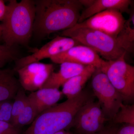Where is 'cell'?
Listing matches in <instances>:
<instances>
[{"label":"cell","mask_w":134,"mask_h":134,"mask_svg":"<svg viewBox=\"0 0 134 134\" xmlns=\"http://www.w3.org/2000/svg\"><path fill=\"white\" fill-rule=\"evenodd\" d=\"M35 2L36 15L33 34L42 37L73 28L78 23L83 7L80 0Z\"/></svg>","instance_id":"6da1fadb"},{"label":"cell","mask_w":134,"mask_h":134,"mask_svg":"<svg viewBox=\"0 0 134 134\" xmlns=\"http://www.w3.org/2000/svg\"><path fill=\"white\" fill-rule=\"evenodd\" d=\"M35 15V1H9L1 24L4 44L10 47L27 45L33 34Z\"/></svg>","instance_id":"7a4b0ae2"},{"label":"cell","mask_w":134,"mask_h":134,"mask_svg":"<svg viewBox=\"0 0 134 134\" xmlns=\"http://www.w3.org/2000/svg\"><path fill=\"white\" fill-rule=\"evenodd\" d=\"M91 97L82 91L72 98L56 104L40 114L22 134H54L74 125L75 116L82 106Z\"/></svg>","instance_id":"3957f363"},{"label":"cell","mask_w":134,"mask_h":134,"mask_svg":"<svg viewBox=\"0 0 134 134\" xmlns=\"http://www.w3.org/2000/svg\"><path fill=\"white\" fill-rule=\"evenodd\" d=\"M60 36L71 38L86 46L107 61H114L132 52L134 45L121 36L114 37L99 31L88 28H74L63 31Z\"/></svg>","instance_id":"277c9868"},{"label":"cell","mask_w":134,"mask_h":134,"mask_svg":"<svg viewBox=\"0 0 134 134\" xmlns=\"http://www.w3.org/2000/svg\"><path fill=\"white\" fill-rule=\"evenodd\" d=\"M92 77V90L105 115L113 119L122 104V97L101 70L96 69Z\"/></svg>","instance_id":"5b68a950"},{"label":"cell","mask_w":134,"mask_h":134,"mask_svg":"<svg viewBox=\"0 0 134 134\" xmlns=\"http://www.w3.org/2000/svg\"><path fill=\"white\" fill-rule=\"evenodd\" d=\"M126 56L109 61L102 70L123 100H130L134 96V67L126 62Z\"/></svg>","instance_id":"8992f818"},{"label":"cell","mask_w":134,"mask_h":134,"mask_svg":"<svg viewBox=\"0 0 134 134\" xmlns=\"http://www.w3.org/2000/svg\"><path fill=\"white\" fill-rule=\"evenodd\" d=\"M126 21L121 12L117 10L109 9L92 16L77 23L73 28L93 29L117 38L122 30Z\"/></svg>","instance_id":"52a82bcc"},{"label":"cell","mask_w":134,"mask_h":134,"mask_svg":"<svg viewBox=\"0 0 134 134\" xmlns=\"http://www.w3.org/2000/svg\"><path fill=\"white\" fill-rule=\"evenodd\" d=\"M107 118L98 101L91 99L77 111L74 125L82 133H95L104 128Z\"/></svg>","instance_id":"ba28073f"},{"label":"cell","mask_w":134,"mask_h":134,"mask_svg":"<svg viewBox=\"0 0 134 134\" xmlns=\"http://www.w3.org/2000/svg\"><path fill=\"white\" fill-rule=\"evenodd\" d=\"M50 59L57 64L72 63L86 66H93L96 69L101 70L106 67L109 62L103 59L90 47L82 44L72 47L66 51L52 57Z\"/></svg>","instance_id":"9c48e42d"},{"label":"cell","mask_w":134,"mask_h":134,"mask_svg":"<svg viewBox=\"0 0 134 134\" xmlns=\"http://www.w3.org/2000/svg\"><path fill=\"white\" fill-rule=\"evenodd\" d=\"M81 44L76 40L68 37L58 36L31 55L25 56L16 61L14 70H17L32 63L51 58L75 46Z\"/></svg>","instance_id":"30bf717a"},{"label":"cell","mask_w":134,"mask_h":134,"mask_svg":"<svg viewBox=\"0 0 134 134\" xmlns=\"http://www.w3.org/2000/svg\"><path fill=\"white\" fill-rule=\"evenodd\" d=\"M54 67L51 64L32 63L17 70L19 83L25 90L36 91L41 89L51 74Z\"/></svg>","instance_id":"8fae6325"},{"label":"cell","mask_w":134,"mask_h":134,"mask_svg":"<svg viewBox=\"0 0 134 134\" xmlns=\"http://www.w3.org/2000/svg\"><path fill=\"white\" fill-rule=\"evenodd\" d=\"M132 3L130 0H93L91 5L82 11L78 23L107 10H117L121 13H129V8Z\"/></svg>","instance_id":"7c38bea8"},{"label":"cell","mask_w":134,"mask_h":134,"mask_svg":"<svg viewBox=\"0 0 134 134\" xmlns=\"http://www.w3.org/2000/svg\"><path fill=\"white\" fill-rule=\"evenodd\" d=\"M86 66L76 63H63L60 64L58 72H53L51 74L41 88L59 90L68 80L82 72Z\"/></svg>","instance_id":"4fadbf2b"},{"label":"cell","mask_w":134,"mask_h":134,"mask_svg":"<svg viewBox=\"0 0 134 134\" xmlns=\"http://www.w3.org/2000/svg\"><path fill=\"white\" fill-rule=\"evenodd\" d=\"M63 95L58 89L44 88L32 92L28 97L36 108L38 115L57 104Z\"/></svg>","instance_id":"5bb4252c"},{"label":"cell","mask_w":134,"mask_h":134,"mask_svg":"<svg viewBox=\"0 0 134 134\" xmlns=\"http://www.w3.org/2000/svg\"><path fill=\"white\" fill-rule=\"evenodd\" d=\"M15 72L14 70L0 69V101L14 100L21 87Z\"/></svg>","instance_id":"9a60e30c"},{"label":"cell","mask_w":134,"mask_h":134,"mask_svg":"<svg viewBox=\"0 0 134 134\" xmlns=\"http://www.w3.org/2000/svg\"><path fill=\"white\" fill-rule=\"evenodd\" d=\"M96 69L88 66L81 73L70 78L62 86V92L67 99L74 97L82 91L87 81L92 76Z\"/></svg>","instance_id":"2e32d148"},{"label":"cell","mask_w":134,"mask_h":134,"mask_svg":"<svg viewBox=\"0 0 134 134\" xmlns=\"http://www.w3.org/2000/svg\"><path fill=\"white\" fill-rule=\"evenodd\" d=\"M28 100L25 90L21 86L13 100L10 122L11 124H14L17 118L24 110Z\"/></svg>","instance_id":"e0dca14e"},{"label":"cell","mask_w":134,"mask_h":134,"mask_svg":"<svg viewBox=\"0 0 134 134\" xmlns=\"http://www.w3.org/2000/svg\"><path fill=\"white\" fill-rule=\"evenodd\" d=\"M37 116V114L36 108L29 99L24 110L17 118L13 125L21 128L24 126L31 124Z\"/></svg>","instance_id":"ac0fdd59"},{"label":"cell","mask_w":134,"mask_h":134,"mask_svg":"<svg viewBox=\"0 0 134 134\" xmlns=\"http://www.w3.org/2000/svg\"><path fill=\"white\" fill-rule=\"evenodd\" d=\"M113 119L115 123L134 126V105H127L122 104Z\"/></svg>","instance_id":"d6986e66"},{"label":"cell","mask_w":134,"mask_h":134,"mask_svg":"<svg viewBox=\"0 0 134 134\" xmlns=\"http://www.w3.org/2000/svg\"><path fill=\"white\" fill-rule=\"evenodd\" d=\"M19 52L16 46H8L0 44V69L9 63L16 61L19 59Z\"/></svg>","instance_id":"ffe728a7"},{"label":"cell","mask_w":134,"mask_h":134,"mask_svg":"<svg viewBox=\"0 0 134 134\" xmlns=\"http://www.w3.org/2000/svg\"><path fill=\"white\" fill-rule=\"evenodd\" d=\"M13 100L0 101V121L10 122Z\"/></svg>","instance_id":"44dd1931"},{"label":"cell","mask_w":134,"mask_h":134,"mask_svg":"<svg viewBox=\"0 0 134 134\" xmlns=\"http://www.w3.org/2000/svg\"><path fill=\"white\" fill-rule=\"evenodd\" d=\"M21 128L9 122L0 121V134H22Z\"/></svg>","instance_id":"7402d4cb"},{"label":"cell","mask_w":134,"mask_h":134,"mask_svg":"<svg viewBox=\"0 0 134 134\" xmlns=\"http://www.w3.org/2000/svg\"><path fill=\"white\" fill-rule=\"evenodd\" d=\"M116 134H134V126L127 125L117 130Z\"/></svg>","instance_id":"603a6c76"},{"label":"cell","mask_w":134,"mask_h":134,"mask_svg":"<svg viewBox=\"0 0 134 134\" xmlns=\"http://www.w3.org/2000/svg\"><path fill=\"white\" fill-rule=\"evenodd\" d=\"M7 10V5L2 0H0V21H2L5 18Z\"/></svg>","instance_id":"cb8c5ba5"},{"label":"cell","mask_w":134,"mask_h":134,"mask_svg":"<svg viewBox=\"0 0 134 134\" xmlns=\"http://www.w3.org/2000/svg\"><path fill=\"white\" fill-rule=\"evenodd\" d=\"M118 129L115 127L104 128L99 132L92 134H116Z\"/></svg>","instance_id":"d4e9b609"},{"label":"cell","mask_w":134,"mask_h":134,"mask_svg":"<svg viewBox=\"0 0 134 134\" xmlns=\"http://www.w3.org/2000/svg\"><path fill=\"white\" fill-rule=\"evenodd\" d=\"M54 134H71L69 132H66L65 130H61Z\"/></svg>","instance_id":"484cf974"},{"label":"cell","mask_w":134,"mask_h":134,"mask_svg":"<svg viewBox=\"0 0 134 134\" xmlns=\"http://www.w3.org/2000/svg\"><path fill=\"white\" fill-rule=\"evenodd\" d=\"M2 28L1 24H0V41L2 40Z\"/></svg>","instance_id":"4316f807"}]
</instances>
